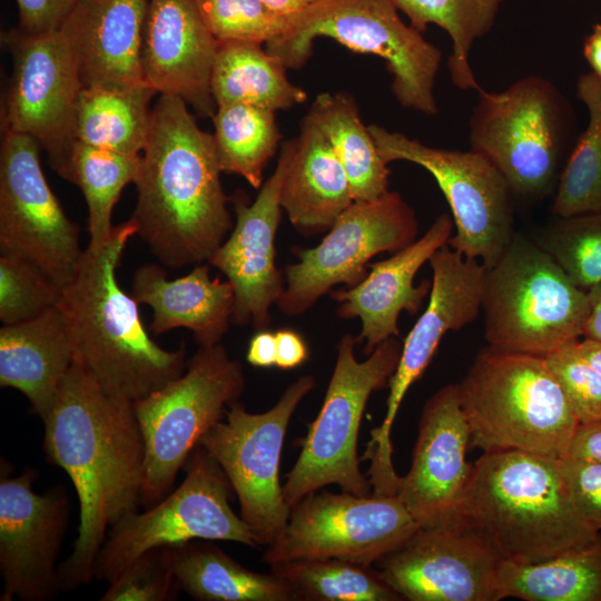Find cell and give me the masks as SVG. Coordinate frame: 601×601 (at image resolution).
<instances>
[{"label": "cell", "instance_id": "cell-1", "mask_svg": "<svg viewBox=\"0 0 601 601\" xmlns=\"http://www.w3.org/2000/svg\"><path fill=\"white\" fill-rule=\"evenodd\" d=\"M43 424L46 457L66 472L79 501L72 552L58 569L66 591L93 579L109 529L138 511L145 443L134 403L108 394L75 362Z\"/></svg>", "mask_w": 601, "mask_h": 601}, {"label": "cell", "instance_id": "cell-2", "mask_svg": "<svg viewBox=\"0 0 601 601\" xmlns=\"http://www.w3.org/2000/svg\"><path fill=\"white\" fill-rule=\"evenodd\" d=\"M179 97L159 95L135 181L130 220L165 267L207 263L231 231L213 135Z\"/></svg>", "mask_w": 601, "mask_h": 601}, {"label": "cell", "instance_id": "cell-3", "mask_svg": "<svg viewBox=\"0 0 601 601\" xmlns=\"http://www.w3.org/2000/svg\"><path fill=\"white\" fill-rule=\"evenodd\" d=\"M129 219L107 240L88 245L59 307L69 329L73 362L110 395L136 403L179 377L186 370V345L168 351L152 341L137 300L119 285L117 268L129 239Z\"/></svg>", "mask_w": 601, "mask_h": 601}, {"label": "cell", "instance_id": "cell-4", "mask_svg": "<svg viewBox=\"0 0 601 601\" xmlns=\"http://www.w3.org/2000/svg\"><path fill=\"white\" fill-rule=\"evenodd\" d=\"M560 461L483 452L451 520L476 531L508 561L539 562L589 544L600 532L575 510Z\"/></svg>", "mask_w": 601, "mask_h": 601}, {"label": "cell", "instance_id": "cell-5", "mask_svg": "<svg viewBox=\"0 0 601 601\" xmlns=\"http://www.w3.org/2000/svg\"><path fill=\"white\" fill-rule=\"evenodd\" d=\"M457 386L472 449L568 456L579 421L545 357L486 346Z\"/></svg>", "mask_w": 601, "mask_h": 601}, {"label": "cell", "instance_id": "cell-6", "mask_svg": "<svg viewBox=\"0 0 601 601\" xmlns=\"http://www.w3.org/2000/svg\"><path fill=\"white\" fill-rule=\"evenodd\" d=\"M477 92L469 120L470 149L497 168L514 197L549 196L556 189L574 135L570 102L551 80L538 75L503 91Z\"/></svg>", "mask_w": 601, "mask_h": 601}, {"label": "cell", "instance_id": "cell-7", "mask_svg": "<svg viewBox=\"0 0 601 601\" xmlns=\"http://www.w3.org/2000/svg\"><path fill=\"white\" fill-rule=\"evenodd\" d=\"M318 37L384 59L398 104L425 115L437 114L434 85L442 52L401 19L392 0H318L288 18L284 32L266 42L265 49L286 69H299Z\"/></svg>", "mask_w": 601, "mask_h": 601}, {"label": "cell", "instance_id": "cell-8", "mask_svg": "<svg viewBox=\"0 0 601 601\" xmlns=\"http://www.w3.org/2000/svg\"><path fill=\"white\" fill-rule=\"evenodd\" d=\"M588 309L587 290L521 234L486 269L484 338L494 349L546 357L582 337Z\"/></svg>", "mask_w": 601, "mask_h": 601}, {"label": "cell", "instance_id": "cell-9", "mask_svg": "<svg viewBox=\"0 0 601 601\" xmlns=\"http://www.w3.org/2000/svg\"><path fill=\"white\" fill-rule=\"evenodd\" d=\"M356 345V336L351 334H344L337 343L322 407L283 485L289 508L329 484L361 496L372 494L371 483L359 469L358 432L371 395L388 386L400 362L402 342L390 337L362 362L355 356Z\"/></svg>", "mask_w": 601, "mask_h": 601}, {"label": "cell", "instance_id": "cell-10", "mask_svg": "<svg viewBox=\"0 0 601 601\" xmlns=\"http://www.w3.org/2000/svg\"><path fill=\"white\" fill-rule=\"evenodd\" d=\"M245 385L242 363L218 343L198 346L179 377L134 403L145 443V505H154L170 492L200 439L224 420Z\"/></svg>", "mask_w": 601, "mask_h": 601}, {"label": "cell", "instance_id": "cell-11", "mask_svg": "<svg viewBox=\"0 0 601 601\" xmlns=\"http://www.w3.org/2000/svg\"><path fill=\"white\" fill-rule=\"evenodd\" d=\"M180 485L145 512H134L112 525L95 564L93 579L110 581L137 556L158 546L191 540L260 544L229 502L234 490L219 464L197 445L185 463Z\"/></svg>", "mask_w": 601, "mask_h": 601}, {"label": "cell", "instance_id": "cell-12", "mask_svg": "<svg viewBox=\"0 0 601 601\" xmlns=\"http://www.w3.org/2000/svg\"><path fill=\"white\" fill-rule=\"evenodd\" d=\"M314 387L312 375L299 376L264 413H249L237 401L199 441L225 472L239 515L260 546L275 542L287 524L290 508L279 480L282 450L294 412Z\"/></svg>", "mask_w": 601, "mask_h": 601}, {"label": "cell", "instance_id": "cell-13", "mask_svg": "<svg viewBox=\"0 0 601 601\" xmlns=\"http://www.w3.org/2000/svg\"><path fill=\"white\" fill-rule=\"evenodd\" d=\"M368 130L385 162L410 161L433 176L452 213L449 246L492 267L515 235V197L497 168L471 149L431 147L378 125Z\"/></svg>", "mask_w": 601, "mask_h": 601}, {"label": "cell", "instance_id": "cell-14", "mask_svg": "<svg viewBox=\"0 0 601 601\" xmlns=\"http://www.w3.org/2000/svg\"><path fill=\"white\" fill-rule=\"evenodd\" d=\"M428 264L432 282L426 307L402 342L400 362L388 382L384 420L371 431L361 457L370 462L366 475L378 489L391 487L398 480L391 433L405 394L426 371L444 335L473 323L482 312L486 268L477 259L466 258L446 244Z\"/></svg>", "mask_w": 601, "mask_h": 601}, {"label": "cell", "instance_id": "cell-15", "mask_svg": "<svg viewBox=\"0 0 601 601\" xmlns=\"http://www.w3.org/2000/svg\"><path fill=\"white\" fill-rule=\"evenodd\" d=\"M418 529L397 495L361 496L319 490L290 508L284 531L266 546L262 561L270 565L338 558L375 564Z\"/></svg>", "mask_w": 601, "mask_h": 601}, {"label": "cell", "instance_id": "cell-16", "mask_svg": "<svg viewBox=\"0 0 601 601\" xmlns=\"http://www.w3.org/2000/svg\"><path fill=\"white\" fill-rule=\"evenodd\" d=\"M1 42L12 59L2 130L35 138L51 168L65 178L77 142L76 112L83 88L73 56L59 30L3 31Z\"/></svg>", "mask_w": 601, "mask_h": 601}, {"label": "cell", "instance_id": "cell-17", "mask_svg": "<svg viewBox=\"0 0 601 601\" xmlns=\"http://www.w3.org/2000/svg\"><path fill=\"white\" fill-rule=\"evenodd\" d=\"M417 234L415 211L397 191L354 201L318 245L297 252L298 262L285 269V289L277 308L288 316L304 314L335 285L358 284L375 255L396 253Z\"/></svg>", "mask_w": 601, "mask_h": 601}, {"label": "cell", "instance_id": "cell-18", "mask_svg": "<svg viewBox=\"0 0 601 601\" xmlns=\"http://www.w3.org/2000/svg\"><path fill=\"white\" fill-rule=\"evenodd\" d=\"M0 149V255L27 259L63 288L83 249L79 226L63 211L31 136L3 131Z\"/></svg>", "mask_w": 601, "mask_h": 601}, {"label": "cell", "instance_id": "cell-19", "mask_svg": "<svg viewBox=\"0 0 601 601\" xmlns=\"http://www.w3.org/2000/svg\"><path fill=\"white\" fill-rule=\"evenodd\" d=\"M38 472L9 476L1 463L0 573L1 601H48L61 591L58 555L68 528L71 502L62 485L37 494Z\"/></svg>", "mask_w": 601, "mask_h": 601}, {"label": "cell", "instance_id": "cell-20", "mask_svg": "<svg viewBox=\"0 0 601 601\" xmlns=\"http://www.w3.org/2000/svg\"><path fill=\"white\" fill-rule=\"evenodd\" d=\"M502 559L476 531L457 520L420 528L374 565L408 601H497Z\"/></svg>", "mask_w": 601, "mask_h": 601}, {"label": "cell", "instance_id": "cell-21", "mask_svg": "<svg viewBox=\"0 0 601 601\" xmlns=\"http://www.w3.org/2000/svg\"><path fill=\"white\" fill-rule=\"evenodd\" d=\"M296 150V138L283 144L274 173L249 204L242 190L231 197L236 223L207 262L220 270L234 289L233 324L256 331L270 323L269 309L285 289L276 266L275 239L280 221V189Z\"/></svg>", "mask_w": 601, "mask_h": 601}, {"label": "cell", "instance_id": "cell-22", "mask_svg": "<svg viewBox=\"0 0 601 601\" xmlns=\"http://www.w3.org/2000/svg\"><path fill=\"white\" fill-rule=\"evenodd\" d=\"M469 423L459 386L447 384L424 404L412 464L396 495L420 528L450 521L469 483L473 464Z\"/></svg>", "mask_w": 601, "mask_h": 601}, {"label": "cell", "instance_id": "cell-23", "mask_svg": "<svg viewBox=\"0 0 601 601\" xmlns=\"http://www.w3.org/2000/svg\"><path fill=\"white\" fill-rule=\"evenodd\" d=\"M217 48L196 0H149L142 70L157 93L177 96L197 116L211 118L217 109L210 89Z\"/></svg>", "mask_w": 601, "mask_h": 601}, {"label": "cell", "instance_id": "cell-24", "mask_svg": "<svg viewBox=\"0 0 601 601\" xmlns=\"http://www.w3.org/2000/svg\"><path fill=\"white\" fill-rule=\"evenodd\" d=\"M454 223L447 213L439 215L425 234L391 257L368 265L365 277L347 290L332 292L338 303L336 314L342 319L358 318L361 332L357 344L364 342V354L390 337H400L398 317L402 312L415 315L428 296L431 282L414 285L420 268L453 235Z\"/></svg>", "mask_w": 601, "mask_h": 601}, {"label": "cell", "instance_id": "cell-25", "mask_svg": "<svg viewBox=\"0 0 601 601\" xmlns=\"http://www.w3.org/2000/svg\"><path fill=\"white\" fill-rule=\"evenodd\" d=\"M149 0H79L59 31L83 87L130 89L147 83L142 41Z\"/></svg>", "mask_w": 601, "mask_h": 601}, {"label": "cell", "instance_id": "cell-26", "mask_svg": "<svg viewBox=\"0 0 601 601\" xmlns=\"http://www.w3.org/2000/svg\"><path fill=\"white\" fill-rule=\"evenodd\" d=\"M209 266L208 263L195 265L176 279H168L157 264L137 268L131 296L152 309L154 334L187 328L198 346L220 343L233 324L234 289L228 280L211 278Z\"/></svg>", "mask_w": 601, "mask_h": 601}, {"label": "cell", "instance_id": "cell-27", "mask_svg": "<svg viewBox=\"0 0 601 601\" xmlns=\"http://www.w3.org/2000/svg\"><path fill=\"white\" fill-rule=\"evenodd\" d=\"M73 363L66 318L59 306L0 328V386L19 391L42 422Z\"/></svg>", "mask_w": 601, "mask_h": 601}, {"label": "cell", "instance_id": "cell-28", "mask_svg": "<svg viewBox=\"0 0 601 601\" xmlns=\"http://www.w3.org/2000/svg\"><path fill=\"white\" fill-rule=\"evenodd\" d=\"M354 203L347 175L329 141L306 116L280 189V206L304 236L327 233Z\"/></svg>", "mask_w": 601, "mask_h": 601}, {"label": "cell", "instance_id": "cell-29", "mask_svg": "<svg viewBox=\"0 0 601 601\" xmlns=\"http://www.w3.org/2000/svg\"><path fill=\"white\" fill-rule=\"evenodd\" d=\"M171 549L181 591L199 601H298L274 573L254 572L210 540H191Z\"/></svg>", "mask_w": 601, "mask_h": 601}, {"label": "cell", "instance_id": "cell-30", "mask_svg": "<svg viewBox=\"0 0 601 601\" xmlns=\"http://www.w3.org/2000/svg\"><path fill=\"white\" fill-rule=\"evenodd\" d=\"M286 68L254 41H218L210 89L217 106L245 104L272 111L285 110L306 100V92L292 83Z\"/></svg>", "mask_w": 601, "mask_h": 601}, {"label": "cell", "instance_id": "cell-31", "mask_svg": "<svg viewBox=\"0 0 601 601\" xmlns=\"http://www.w3.org/2000/svg\"><path fill=\"white\" fill-rule=\"evenodd\" d=\"M501 599L601 601V532L589 544L539 562L502 560Z\"/></svg>", "mask_w": 601, "mask_h": 601}, {"label": "cell", "instance_id": "cell-32", "mask_svg": "<svg viewBox=\"0 0 601 601\" xmlns=\"http://www.w3.org/2000/svg\"><path fill=\"white\" fill-rule=\"evenodd\" d=\"M307 116L325 135L341 161L354 201L375 200L390 191L388 164L381 157L351 96L344 92L319 93Z\"/></svg>", "mask_w": 601, "mask_h": 601}, {"label": "cell", "instance_id": "cell-33", "mask_svg": "<svg viewBox=\"0 0 601 601\" xmlns=\"http://www.w3.org/2000/svg\"><path fill=\"white\" fill-rule=\"evenodd\" d=\"M156 90L148 83L130 89L83 87L76 112L79 142L131 155H141L147 142Z\"/></svg>", "mask_w": 601, "mask_h": 601}, {"label": "cell", "instance_id": "cell-34", "mask_svg": "<svg viewBox=\"0 0 601 601\" xmlns=\"http://www.w3.org/2000/svg\"><path fill=\"white\" fill-rule=\"evenodd\" d=\"M298 601H402L374 564L338 558L297 559L270 564Z\"/></svg>", "mask_w": 601, "mask_h": 601}, {"label": "cell", "instance_id": "cell-35", "mask_svg": "<svg viewBox=\"0 0 601 601\" xmlns=\"http://www.w3.org/2000/svg\"><path fill=\"white\" fill-rule=\"evenodd\" d=\"M392 1L420 32L428 24H436L447 32L452 41L447 66L454 86L480 91L482 88L472 70L470 55L474 42L491 31L503 0Z\"/></svg>", "mask_w": 601, "mask_h": 601}, {"label": "cell", "instance_id": "cell-36", "mask_svg": "<svg viewBox=\"0 0 601 601\" xmlns=\"http://www.w3.org/2000/svg\"><path fill=\"white\" fill-rule=\"evenodd\" d=\"M211 119L221 171L242 176L253 188L259 189L264 169L282 137L275 112L253 105L231 104L217 106Z\"/></svg>", "mask_w": 601, "mask_h": 601}, {"label": "cell", "instance_id": "cell-37", "mask_svg": "<svg viewBox=\"0 0 601 601\" xmlns=\"http://www.w3.org/2000/svg\"><path fill=\"white\" fill-rule=\"evenodd\" d=\"M577 97L589 112L581 132L562 169L551 211L555 216L601 213V77L582 73L575 85Z\"/></svg>", "mask_w": 601, "mask_h": 601}, {"label": "cell", "instance_id": "cell-38", "mask_svg": "<svg viewBox=\"0 0 601 601\" xmlns=\"http://www.w3.org/2000/svg\"><path fill=\"white\" fill-rule=\"evenodd\" d=\"M140 160L141 155L75 144L65 179L77 185L86 199L90 245L101 244L111 235L115 205L124 188L135 184Z\"/></svg>", "mask_w": 601, "mask_h": 601}, {"label": "cell", "instance_id": "cell-39", "mask_svg": "<svg viewBox=\"0 0 601 601\" xmlns=\"http://www.w3.org/2000/svg\"><path fill=\"white\" fill-rule=\"evenodd\" d=\"M532 239L578 287L601 283V213L556 216Z\"/></svg>", "mask_w": 601, "mask_h": 601}, {"label": "cell", "instance_id": "cell-40", "mask_svg": "<svg viewBox=\"0 0 601 601\" xmlns=\"http://www.w3.org/2000/svg\"><path fill=\"white\" fill-rule=\"evenodd\" d=\"M62 288L33 263L0 255V321L16 324L59 305Z\"/></svg>", "mask_w": 601, "mask_h": 601}, {"label": "cell", "instance_id": "cell-41", "mask_svg": "<svg viewBox=\"0 0 601 601\" xmlns=\"http://www.w3.org/2000/svg\"><path fill=\"white\" fill-rule=\"evenodd\" d=\"M200 14L218 41L266 43L287 27L288 18L262 0H196Z\"/></svg>", "mask_w": 601, "mask_h": 601}, {"label": "cell", "instance_id": "cell-42", "mask_svg": "<svg viewBox=\"0 0 601 601\" xmlns=\"http://www.w3.org/2000/svg\"><path fill=\"white\" fill-rule=\"evenodd\" d=\"M181 591L176 578L171 549L147 550L110 581L100 601H173Z\"/></svg>", "mask_w": 601, "mask_h": 601}, {"label": "cell", "instance_id": "cell-43", "mask_svg": "<svg viewBox=\"0 0 601 601\" xmlns=\"http://www.w3.org/2000/svg\"><path fill=\"white\" fill-rule=\"evenodd\" d=\"M569 344L545 357L579 424L601 421V373Z\"/></svg>", "mask_w": 601, "mask_h": 601}, {"label": "cell", "instance_id": "cell-44", "mask_svg": "<svg viewBox=\"0 0 601 601\" xmlns=\"http://www.w3.org/2000/svg\"><path fill=\"white\" fill-rule=\"evenodd\" d=\"M560 464L575 510L587 523L601 532V462L564 457Z\"/></svg>", "mask_w": 601, "mask_h": 601}, {"label": "cell", "instance_id": "cell-45", "mask_svg": "<svg viewBox=\"0 0 601 601\" xmlns=\"http://www.w3.org/2000/svg\"><path fill=\"white\" fill-rule=\"evenodd\" d=\"M79 0H16L20 30L30 35L58 31Z\"/></svg>", "mask_w": 601, "mask_h": 601}, {"label": "cell", "instance_id": "cell-46", "mask_svg": "<svg viewBox=\"0 0 601 601\" xmlns=\"http://www.w3.org/2000/svg\"><path fill=\"white\" fill-rule=\"evenodd\" d=\"M276 362L282 370H292L302 365L309 355L303 336L294 329L283 328L275 333Z\"/></svg>", "mask_w": 601, "mask_h": 601}, {"label": "cell", "instance_id": "cell-47", "mask_svg": "<svg viewBox=\"0 0 601 601\" xmlns=\"http://www.w3.org/2000/svg\"><path fill=\"white\" fill-rule=\"evenodd\" d=\"M566 457L601 462V421L578 425Z\"/></svg>", "mask_w": 601, "mask_h": 601}, {"label": "cell", "instance_id": "cell-48", "mask_svg": "<svg viewBox=\"0 0 601 601\" xmlns=\"http://www.w3.org/2000/svg\"><path fill=\"white\" fill-rule=\"evenodd\" d=\"M247 362L255 367H272L276 362L275 333L258 329L250 338L246 352Z\"/></svg>", "mask_w": 601, "mask_h": 601}, {"label": "cell", "instance_id": "cell-49", "mask_svg": "<svg viewBox=\"0 0 601 601\" xmlns=\"http://www.w3.org/2000/svg\"><path fill=\"white\" fill-rule=\"evenodd\" d=\"M589 309L583 328V338L601 342V283L589 290Z\"/></svg>", "mask_w": 601, "mask_h": 601}, {"label": "cell", "instance_id": "cell-50", "mask_svg": "<svg viewBox=\"0 0 601 601\" xmlns=\"http://www.w3.org/2000/svg\"><path fill=\"white\" fill-rule=\"evenodd\" d=\"M583 55L591 71L601 77V20L593 24L591 33L585 38Z\"/></svg>", "mask_w": 601, "mask_h": 601}, {"label": "cell", "instance_id": "cell-51", "mask_svg": "<svg viewBox=\"0 0 601 601\" xmlns=\"http://www.w3.org/2000/svg\"><path fill=\"white\" fill-rule=\"evenodd\" d=\"M274 12L290 18L318 0H262Z\"/></svg>", "mask_w": 601, "mask_h": 601}, {"label": "cell", "instance_id": "cell-52", "mask_svg": "<svg viewBox=\"0 0 601 601\" xmlns=\"http://www.w3.org/2000/svg\"><path fill=\"white\" fill-rule=\"evenodd\" d=\"M579 353L601 373V342L593 339H579L577 343Z\"/></svg>", "mask_w": 601, "mask_h": 601}]
</instances>
